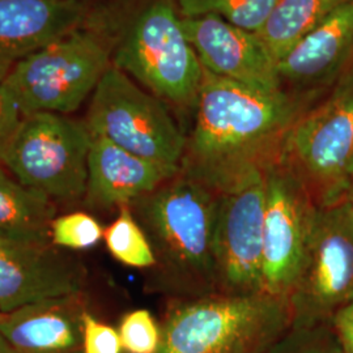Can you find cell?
<instances>
[{
	"mask_svg": "<svg viewBox=\"0 0 353 353\" xmlns=\"http://www.w3.org/2000/svg\"><path fill=\"white\" fill-rule=\"evenodd\" d=\"M312 108L307 94L265 93L203 70L179 173L219 195L262 179L287 135Z\"/></svg>",
	"mask_w": 353,
	"mask_h": 353,
	"instance_id": "1",
	"label": "cell"
},
{
	"mask_svg": "<svg viewBox=\"0 0 353 353\" xmlns=\"http://www.w3.org/2000/svg\"><path fill=\"white\" fill-rule=\"evenodd\" d=\"M23 118L24 115L12 94L0 83V165Z\"/></svg>",
	"mask_w": 353,
	"mask_h": 353,
	"instance_id": "26",
	"label": "cell"
},
{
	"mask_svg": "<svg viewBox=\"0 0 353 353\" xmlns=\"http://www.w3.org/2000/svg\"><path fill=\"white\" fill-rule=\"evenodd\" d=\"M203 70L265 93L283 90L278 61L258 33L214 16L182 19Z\"/></svg>",
	"mask_w": 353,
	"mask_h": 353,
	"instance_id": "13",
	"label": "cell"
},
{
	"mask_svg": "<svg viewBox=\"0 0 353 353\" xmlns=\"http://www.w3.org/2000/svg\"><path fill=\"white\" fill-rule=\"evenodd\" d=\"M83 293L0 313V335L14 353H84Z\"/></svg>",
	"mask_w": 353,
	"mask_h": 353,
	"instance_id": "16",
	"label": "cell"
},
{
	"mask_svg": "<svg viewBox=\"0 0 353 353\" xmlns=\"http://www.w3.org/2000/svg\"><path fill=\"white\" fill-rule=\"evenodd\" d=\"M84 265L51 242L0 240V313L83 293Z\"/></svg>",
	"mask_w": 353,
	"mask_h": 353,
	"instance_id": "12",
	"label": "cell"
},
{
	"mask_svg": "<svg viewBox=\"0 0 353 353\" xmlns=\"http://www.w3.org/2000/svg\"><path fill=\"white\" fill-rule=\"evenodd\" d=\"M85 125L103 138L143 159L179 169L186 135L166 103L113 63L97 84Z\"/></svg>",
	"mask_w": 353,
	"mask_h": 353,
	"instance_id": "7",
	"label": "cell"
},
{
	"mask_svg": "<svg viewBox=\"0 0 353 353\" xmlns=\"http://www.w3.org/2000/svg\"><path fill=\"white\" fill-rule=\"evenodd\" d=\"M0 353H14L11 347L7 344V341L3 339V336L0 335Z\"/></svg>",
	"mask_w": 353,
	"mask_h": 353,
	"instance_id": "28",
	"label": "cell"
},
{
	"mask_svg": "<svg viewBox=\"0 0 353 353\" xmlns=\"http://www.w3.org/2000/svg\"><path fill=\"white\" fill-rule=\"evenodd\" d=\"M112 63L166 103L195 109L203 67L176 0H148L113 38Z\"/></svg>",
	"mask_w": 353,
	"mask_h": 353,
	"instance_id": "4",
	"label": "cell"
},
{
	"mask_svg": "<svg viewBox=\"0 0 353 353\" xmlns=\"http://www.w3.org/2000/svg\"><path fill=\"white\" fill-rule=\"evenodd\" d=\"M350 201H352V202H353V196H352V198H350Z\"/></svg>",
	"mask_w": 353,
	"mask_h": 353,
	"instance_id": "30",
	"label": "cell"
},
{
	"mask_svg": "<svg viewBox=\"0 0 353 353\" xmlns=\"http://www.w3.org/2000/svg\"><path fill=\"white\" fill-rule=\"evenodd\" d=\"M265 176L243 189L220 195L214 252L219 294L263 292Z\"/></svg>",
	"mask_w": 353,
	"mask_h": 353,
	"instance_id": "11",
	"label": "cell"
},
{
	"mask_svg": "<svg viewBox=\"0 0 353 353\" xmlns=\"http://www.w3.org/2000/svg\"><path fill=\"white\" fill-rule=\"evenodd\" d=\"M113 223L103 230V241L114 259L122 265L151 270L156 263L151 243L130 205H122Z\"/></svg>",
	"mask_w": 353,
	"mask_h": 353,
	"instance_id": "21",
	"label": "cell"
},
{
	"mask_svg": "<svg viewBox=\"0 0 353 353\" xmlns=\"http://www.w3.org/2000/svg\"><path fill=\"white\" fill-rule=\"evenodd\" d=\"M219 198L178 172L130 204L156 258L150 287L172 301L219 294L214 252Z\"/></svg>",
	"mask_w": 353,
	"mask_h": 353,
	"instance_id": "2",
	"label": "cell"
},
{
	"mask_svg": "<svg viewBox=\"0 0 353 353\" xmlns=\"http://www.w3.org/2000/svg\"><path fill=\"white\" fill-rule=\"evenodd\" d=\"M353 55V0L341 4L278 62L281 81L303 89L331 81Z\"/></svg>",
	"mask_w": 353,
	"mask_h": 353,
	"instance_id": "17",
	"label": "cell"
},
{
	"mask_svg": "<svg viewBox=\"0 0 353 353\" xmlns=\"http://www.w3.org/2000/svg\"><path fill=\"white\" fill-rule=\"evenodd\" d=\"M178 172V168L143 159L109 140L93 138L84 202L96 210L130 205L160 188Z\"/></svg>",
	"mask_w": 353,
	"mask_h": 353,
	"instance_id": "15",
	"label": "cell"
},
{
	"mask_svg": "<svg viewBox=\"0 0 353 353\" xmlns=\"http://www.w3.org/2000/svg\"><path fill=\"white\" fill-rule=\"evenodd\" d=\"M84 353H122L123 347L119 332L102 323L90 313L84 314Z\"/></svg>",
	"mask_w": 353,
	"mask_h": 353,
	"instance_id": "25",
	"label": "cell"
},
{
	"mask_svg": "<svg viewBox=\"0 0 353 353\" xmlns=\"http://www.w3.org/2000/svg\"><path fill=\"white\" fill-rule=\"evenodd\" d=\"M103 228L92 214L74 212L55 217L51 223L52 245L68 250H87L103 239Z\"/></svg>",
	"mask_w": 353,
	"mask_h": 353,
	"instance_id": "22",
	"label": "cell"
},
{
	"mask_svg": "<svg viewBox=\"0 0 353 353\" xmlns=\"http://www.w3.org/2000/svg\"><path fill=\"white\" fill-rule=\"evenodd\" d=\"M118 332L127 353H157L160 348L161 327L145 309L127 313Z\"/></svg>",
	"mask_w": 353,
	"mask_h": 353,
	"instance_id": "23",
	"label": "cell"
},
{
	"mask_svg": "<svg viewBox=\"0 0 353 353\" xmlns=\"http://www.w3.org/2000/svg\"><path fill=\"white\" fill-rule=\"evenodd\" d=\"M265 185L263 292L290 297L319 207L283 159L268 168Z\"/></svg>",
	"mask_w": 353,
	"mask_h": 353,
	"instance_id": "10",
	"label": "cell"
},
{
	"mask_svg": "<svg viewBox=\"0 0 353 353\" xmlns=\"http://www.w3.org/2000/svg\"><path fill=\"white\" fill-rule=\"evenodd\" d=\"M331 326L341 344V352L353 353V299L335 313Z\"/></svg>",
	"mask_w": 353,
	"mask_h": 353,
	"instance_id": "27",
	"label": "cell"
},
{
	"mask_svg": "<svg viewBox=\"0 0 353 353\" xmlns=\"http://www.w3.org/2000/svg\"><path fill=\"white\" fill-rule=\"evenodd\" d=\"M267 353H343L330 323L316 327L290 328Z\"/></svg>",
	"mask_w": 353,
	"mask_h": 353,
	"instance_id": "24",
	"label": "cell"
},
{
	"mask_svg": "<svg viewBox=\"0 0 353 353\" xmlns=\"http://www.w3.org/2000/svg\"><path fill=\"white\" fill-rule=\"evenodd\" d=\"M281 159L318 207L348 199L353 181V75L296 121Z\"/></svg>",
	"mask_w": 353,
	"mask_h": 353,
	"instance_id": "6",
	"label": "cell"
},
{
	"mask_svg": "<svg viewBox=\"0 0 353 353\" xmlns=\"http://www.w3.org/2000/svg\"><path fill=\"white\" fill-rule=\"evenodd\" d=\"M353 196V181H352V186H351V191H350V196H348V199L350 198H352Z\"/></svg>",
	"mask_w": 353,
	"mask_h": 353,
	"instance_id": "29",
	"label": "cell"
},
{
	"mask_svg": "<svg viewBox=\"0 0 353 353\" xmlns=\"http://www.w3.org/2000/svg\"><path fill=\"white\" fill-rule=\"evenodd\" d=\"M92 135L85 122L57 113L24 115L3 156L26 188L61 201L80 199L88 181Z\"/></svg>",
	"mask_w": 353,
	"mask_h": 353,
	"instance_id": "8",
	"label": "cell"
},
{
	"mask_svg": "<svg viewBox=\"0 0 353 353\" xmlns=\"http://www.w3.org/2000/svg\"><path fill=\"white\" fill-rule=\"evenodd\" d=\"M353 299V202L319 207L290 290L292 328L330 323Z\"/></svg>",
	"mask_w": 353,
	"mask_h": 353,
	"instance_id": "9",
	"label": "cell"
},
{
	"mask_svg": "<svg viewBox=\"0 0 353 353\" xmlns=\"http://www.w3.org/2000/svg\"><path fill=\"white\" fill-rule=\"evenodd\" d=\"M170 305L157 353H267L292 328L288 297L265 292Z\"/></svg>",
	"mask_w": 353,
	"mask_h": 353,
	"instance_id": "3",
	"label": "cell"
},
{
	"mask_svg": "<svg viewBox=\"0 0 353 353\" xmlns=\"http://www.w3.org/2000/svg\"><path fill=\"white\" fill-rule=\"evenodd\" d=\"M350 0H278L258 34L276 61Z\"/></svg>",
	"mask_w": 353,
	"mask_h": 353,
	"instance_id": "19",
	"label": "cell"
},
{
	"mask_svg": "<svg viewBox=\"0 0 353 353\" xmlns=\"http://www.w3.org/2000/svg\"><path fill=\"white\" fill-rule=\"evenodd\" d=\"M88 17L85 0H0V83L19 62Z\"/></svg>",
	"mask_w": 353,
	"mask_h": 353,
	"instance_id": "14",
	"label": "cell"
},
{
	"mask_svg": "<svg viewBox=\"0 0 353 353\" xmlns=\"http://www.w3.org/2000/svg\"><path fill=\"white\" fill-rule=\"evenodd\" d=\"M113 37L106 28L77 26L13 67L1 83L23 115L76 112L112 65Z\"/></svg>",
	"mask_w": 353,
	"mask_h": 353,
	"instance_id": "5",
	"label": "cell"
},
{
	"mask_svg": "<svg viewBox=\"0 0 353 353\" xmlns=\"http://www.w3.org/2000/svg\"><path fill=\"white\" fill-rule=\"evenodd\" d=\"M55 204L0 168V240L51 242Z\"/></svg>",
	"mask_w": 353,
	"mask_h": 353,
	"instance_id": "18",
	"label": "cell"
},
{
	"mask_svg": "<svg viewBox=\"0 0 353 353\" xmlns=\"http://www.w3.org/2000/svg\"><path fill=\"white\" fill-rule=\"evenodd\" d=\"M278 0H176L182 19L214 14L232 26L258 33Z\"/></svg>",
	"mask_w": 353,
	"mask_h": 353,
	"instance_id": "20",
	"label": "cell"
}]
</instances>
